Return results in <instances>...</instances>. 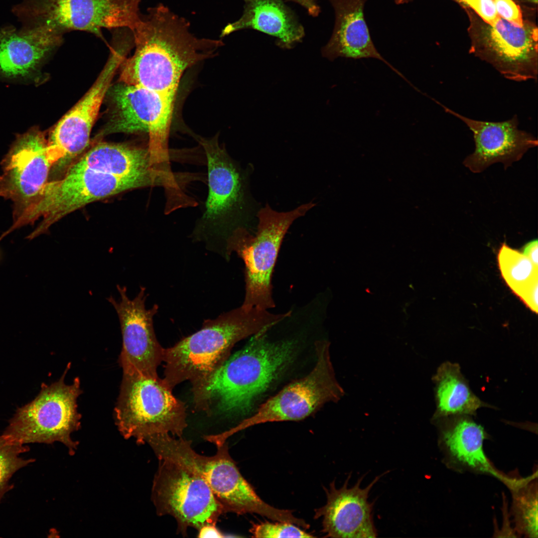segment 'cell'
I'll return each instance as SVG.
<instances>
[{
    "mask_svg": "<svg viewBox=\"0 0 538 538\" xmlns=\"http://www.w3.org/2000/svg\"><path fill=\"white\" fill-rule=\"evenodd\" d=\"M158 460L151 489V499L159 516L169 515L177 531L198 530L216 524L224 514L207 482L186 455L177 449L162 447L154 451Z\"/></svg>",
    "mask_w": 538,
    "mask_h": 538,
    "instance_id": "cell-4",
    "label": "cell"
},
{
    "mask_svg": "<svg viewBox=\"0 0 538 538\" xmlns=\"http://www.w3.org/2000/svg\"><path fill=\"white\" fill-rule=\"evenodd\" d=\"M473 51L506 79L537 80L538 32L532 25L518 26L499 16L477 38Z\"/></svg>",
    "mask_w": 538,
    "mask_h": 538,
    "instance_id": "cell-17",
    "label": "cell"
},
{
    "mask_svg": "<svg viewBox=\"0 0 538 538\" xmlns=\"http://www.w3.org/2000/svg\"><path fill=\"white\" fill-rule=\"evenodd\" d=\"M133 32L135 50L122 63L120 82L174 99L184 72L223 45L194 36L187 20L161 4L148 8Z\"/></svg>",
    "mask_w": 538,
    "mask_h": 538,
    "instance_id": "cell-1",
    "label": "cell"
},
{
    "mask_svg": "<svg viewBox=\"0 0 538 538\" xmlns=\"http://www.w3.org/2000/svg\"><path fill=\"white\" fill-rule=\"evenodd\" d=\"M141 177H119L74 164L60 179L48 181L34 202L5 232L8 234L41 219L27 237L32 239L45 233L66 215L91 202L133 189L153 186Z\"/></svg>",
    "mask_w": 538,
    "mask_h": 538,
    "instance_id": "cell-6",
    "label": "cell"
},
{
    "mask_svg": "<svg viewBox=\"0 0 538 538\" xmlns=\"http://www.w3.org/2000/svg\"><path fill=\"white\" fill-rule=\"evenodd\" d=\"M494 1L500 17L518 26L524 24L520 8L513 0H494Z\"/></svg>",
    "mask_w": 538,
    "mask_h": 538,
    "instance_id": "cell-30",
    "label": "cell"
},
{
    "mask_svg": "<svg viewBox=\"0 0 538 538\" xmlns=\"http://www.w3.org/2000/svg\"><path fill=\"white\" fill-rule=\"evenodd\" d=\"M395 2L398 4H404L408 3L413 0H394Z\"/></svg>",
    "mask_w": 538,
    "mask_h": 538,
    "instance_id": "cell-35",
    "label": "cell"
},
{
    "mask_svg": "<svg viewBox=\"0 0 538 538\" xmlns=\"http://www.w3.org/2000/svg\"><path fill=\"white\" fill-rule=\"evenodd\" d=\"M216 447V453L211 456L198 454L192 447L187 456L207 482L224 514H256L273 521L306 526V522L294 516L292 511L274 508L258 495L230 455L227 442Z\"/></svg>",
    "mask_w": 538,
    "mask_h": 538,
    "instance_id": "cell-12",
    "label": "cell"
},
{
    "mask_svg": "<svg viewBox=\"0 0 538 538\" xmlns=\"http://www.w3.org/2000/svg\"><path fill=\"white\" fill-rule=\"evenodd\" d=\"M69 367L70 364L58 381L50 385L43 384L37 396L16 410L4 435L23 445L60 442L70 454L75 453L78 442L71 435L80 427L77 400L82 391L78 378L71 384L65 383Z\"/></svg>",
    "mask_w": 538,
    "mask_h": 538,
    "instance_id": "cell-9",
    "label": "cell"
},
{
    "mask_svg": "<svg viewBox=\"0 0 538 538\" xmlns=\"http://www.w3.org/2000/svg\"><path fill=\"white\" fill-rule=\"evenodd\" d=\"M444 111L463 122L473 133L474 151L463 162L474 173H480L493 163L501 162L505 168L521 159L537 139L519 129L517 116L501 122H488L465 117L437 102Z\"/></svg>",
    "mask_w": 538,
    "mask_h": 538,
    "instance_id": "cell-19",
    "label": "cell"
},
{
    "mask_svg": "<svg viewBox=\"0 0 538 538\" xmlns=\"http://www.w3.org/2000/svg\"><path fill=\"white\" fill-rule=\"evenodd\" d=\"M538 240H534L527 243L523 248V254L537 267H538Z\"/></svg>",
    "mask_w": 538,
    "mask_h": 538,
    "instance_id": "cell-33",
    "label": "cell"
},
{
    "mask_svg": "<svg viewBox=\"0 0 538 538\" xmlns=\"http://www.w3.org/2000/svg\"><path fill=\"white\" fill-rule=\"evenodd\" d=\"M23 444L12 440L3 434L0 436V502L4 494L11 485L8 482L12 476L19 469L32 462V459H24L21 453L28 451Z\"/></svg>",
    "mask_w": 538,
    "mask_h": 538,
    "instance_id": "cell-28",
    "label": "cell"
},
{
    "mask_svg": "<svg viewBox=\"0 0 538 538\" xmlns=\"http://www.w3.org/2000/svg\"><path fill=\"white\" fill-rule=\"evenodd\" d=\"M244 1L242 15L224 27L222 37L242 29H252L275 37L278 45L285 48H291L302 40L304 29L282 0Z\"/></svg>",
    "mask_w": 538,
    "mask_h": 538,
    "instance_id": "cell-24",
    "label": "cell"
},
{
    "mask_svg": "<svg viewBox=\"0 0 538 538\" xmlns=\"http://www.w3.org/2000/svg\"><path fill=\"white\" fill-rule=\"evenodd\" d=\"M472 8L489 25L494 23L499 16L494 0H461Z\"/></svg>",
    "mask_w": 538,
    "mask_h": 538,
    "instance_id": "cell-31",
    "label": "cell"
},
{
    "mask_svg": "<svg viewBox=\"0 0 538 538\" xmlns=\"http://www.w3.org/2000/svg\"><path fill=\"white\" fill-rule=\"evenodd\" d=\"M384 474L378 475L366 487L360 485L364 476L349 488V474L343 485L338 489L333 481L325 489L326 502L315 511L314 518L322 520L325 537L336 538H374L378 533L373 519L374 502L369 500L370 492Z\"/></svg>",
    "mask_w": 538,
    "mask_h": 538,
    "instance_id": "cell-18",
    "label": "cell"
},
{
    "mask_svg": "<svg viewBox=\"0 0 538 538\" xmlns=\"http://www.w3.org/2000/svg\"><path fill=\"white\" fill-rule=\"evenodd\" d=\"M296 3L304 8L307 13L311 16H317L320 12V8L315 0H289Z\"/></svg>",
    "mask_w": 538,
    "mask_h": 538,
    "instance_id": "cell-34",
    "label": "cell"
},
{
    "mask_svg": "<svg viewBox=\"0 0 538 538\" xmlns=\"http://www.w3.org/2000/svg\"><path fill=\"white\" fill-rule=\"evenodd\" d=\"M55 164L43 134L31 129L19 135L2 159L0 197L13 203V221L34 202Z\"/></svg>",
    "mask_w": 538,
    "mask_h": 538,
    "instance_id": "cell-15",
    "label": "cell"
},
{
    "mask_svg": "<svg viewBox=\"0 0 538 538\" xmlns=\"http://www.w3.org/2000/svg\"><path fill=\"white\" fill-rule=\"evenodd\" d=\"M513 496L512 513L515 529L525 537L538 538V483L537 478L507 477L504 482Z\"/></svg>",
    "mask_w": 538,
    "mask_h": 538,
    "instance_id": "cell-27",
    "label": "cell"
},
{
    "mask_svg": "<svg viewBox=\"0 0 538 538\" xmlns=\"http://www.w3.org/2000/svg\"><path fill=\"white\" fill-rule=\"evenodd\" d=\"M432 379L436 404L432 420L455 415H475L481 407L494 408L472 392L457 363H443Z\"/></svg>",
    "mask_w": 538,
    "mask_h": 538,
    "instance_id": "cell-25",
    "label": "cell"
},
{
    "mask_svg": "<svg viewBox=\"0 0 538 538\" xmlns=\"http://www.w3.org/2000/svg\"><path fill=\"white\" fill-rule=\"evenodd\" d=\"M74 164L119 177L144 178L154 186L174 188L177 184L170 167L154 159L148 147L99 143Z\"/></svg>",
    "mask_w": 538,
    "mask_h": 538,
    "instance_id": "cell-20",
    "label": "cell"
},
{
    "mask_svg": "<svg viewBox=\"0 0 538 538\" xmlns=\"http://www.w3.org/2000/svg\"><path fill=\"white\" fill-rule=\"evenodd\" d=\"M439 430V445L451 466L503 477L491 465L483 449L484 428L471 415H455L433 420Z\"/></svg>",
    "mask_w": 538,
    "mask_h": 538,
    "instance_id": "cell-22",
    "label": "cell"
},
{
    "mask_svg": "<svg viewBox=\"0 0 538 538\" xmlns=\"http://www.w3.org/2000/svg\"><path fill=\"white\" fill-rule=\"evenodd\" d=\"M335 13L333 32L322 48V56L330 60L338 57L354 59L373 58L387 64L400 76L403 75L377 50L364 17L367 0H328Z\"/></svg>",
    "mask_w": 538,
    "mask_h": 538,
    "instance_id": "cell-21",
    "label": "cell"
},
{
    "mask_svg": "<svg viewBox=\"0 0 538 538\" xmlns=\"http://www.w3.org/2000/svg\"><path fill=\"white\" fill-rule=\"evenodd\" d=\"M316 361L305 377L291 383L263 403L251 416L236 426L216 434L225 442L233 434L249 427L269 422L303 419L324 404L336 402L344 395L331 361L329 343L323 339L314 342Z\"/></svg>",
    "mask_w": 538,
    "mask_h": 538,
    "instance_id": "cell-10",
    "label": "cell"
},
{
    "mask_svg": "<svg viewBox=\"0 0 538 538\" xmlns=\"http://www.w3.org/2000/svg\"><path fill=\"white\" fill-rule=\"evenodd\" d=\"M255 538H313L301 527L286 522H265L254 524L250 530Z\"/></svg>",
    "mask_w": 538,
    "mask_h": 538,
    "instance_id": "cell-29",
    "label": "cell"
},
{
    "mask_svg": "<svg viewBox=\"0 0 538 538\" xmlns=\"http://www.w3.org/2000/svg\"><path fill=\"white\" fill-rule=\"evenodd\" d=\"M502 276L507 285L532 311L538 307V269L527 257L505 243L498 254Z\"/></svg>",
    "mask_w": 538,
    "mask_h": 538,
    "instance_id": "cell-26",
    "label": "cell"
},
{
    "mask_svg": "<svg viewBox=\"0 0 538 538\" xmlns=\"http://www.w3.org/2000/svg\"><path fill=\"white\" fill-rule=\"evenodd\" d=\"M110 93L114 110L106 132H145L149 151L158 156L169 155L168 140L175 99L122 82Z\"/></svg>",
    "mask_w": 538,
    "mask_h": 538,
    "instance_id": "cell-14",
    "label": "cell"
},
{
    "mask_svg": "<svg viewBox=\"0 0 538 538\" xmlns=\"http://www.w3.org/2000/svg\"><path fill=\"white\" fill-rule=\"evenodd\" d=\"M111 55L96 82L52 131L48 145L59 161L52 167L57 172L80 154L88 145L100 107L117 70L133 46L128 38H113Z\"/></svg>",
    "mask_w": 538,
    "mask_h": 538,
    "instance_id": "cell-13",
    "label": "cell"
},
{
    "mask_svg": "<svg viewBox=\"0 0 538 538\" xmlns=\"http://www.w3.org/2000/svg\"><path fill=\"white\" fill-rule=\"evenodd\" d=\"M141 0H21L12 13L21 28L63 36L74 30L103 38L102 29L128 27L140 21Z\"/></svg>",
    "mask_w": 538,
    "mask_h": 538,
    "instance_id": "cell-7",
    "label": "cell"
},
{
    "mask_svg": "<svg viewBox=\"0 0 538 538\" xmlns=\"http://www.w3.org/2000/svg\"><path fill=\"white\" fill-rule=\"evenodd\" d=\"M114 411L121 434L139 444L158 434L182 437L187 426L184 404L159 377L123 374Z\"/></svg>",
    "mask_w": 538,
    "mask_h": 538,
    "instance_id": "cell-8",
    "label": "cell"
},
{
    "mask_svg": "<svg viewBox=\"0 0 538 538\" xmlns=\"http://www.w3.org/2000/svg\"><path fill=\"white\" fill-rule=\"evenodd\" d=\"M529 0V1H530L531 2H534V3H537L538 2V0Z\"/></svg>",
    "mask_w": 538,
    "mask_h": 538,
    "instance_id": "cell-36",
    "label": "cell"
},
{
    "mask_svg": "<svg viewBox=\"0 0 538 538\" xmlns=\"http://www.w3.org/2000/svg\"><path fill=\"white\" fill-rule=\"evenodd\" d=\"M198 530V538H226L230 537L219 530L216 524H206L201 526Z\"/></svg>",
    "mask_w": 538,
    "mask_h": 538,
    "instance_id": "cell-32",
    "label": "cell"
},
{
    "mask_svg": "<svg viewBox=\"0 0 538 538\" xmlns=\"http://www.w3.org/2000/svg\"><path fill=\"white\" fill-rule=\"evenodd\" d=\"M285 314L241 306L205 320L201 329L164 348L163 382L171 390L185 381L192 387L199 385L227 360L236 343L273 325Z\"/></svg>",
    "mask_w": 538,
    "mask_h": 538,
    "instance_id": "cell-3",
    "label": "cell"
},
{
    "mask_svg": "<svg viewBox=\"0 0 538 538\" xmlns=\"http://www.w3.org/2000/svg\"><path fill=\"white\" fill-rule=\"evenodd\" d=\"M459 0V1H461V0Z\"/></svg>",
    "mask_w": 538,
    "mask_h": 538,
    "instance_id": "cell-37",
    "label": "cell"
},
{
    "mask_svg": "<svg viewBox=\"0 0 538 538\" xmlns=\"http://www.w3.org/2000/svg\"><path fill=\"white\" fill-rule=\"evenodd\" d=\"M63 36L41 31L0 28V73L11 77L27 76L63 41Z\"/></svg>",
    "mask_w": 538,
    "mask_h": 538,
    "instance_id": "cell-23",
    "label": "cell"
},
{
    "mask_svg": "<svg viewBox=\"0 0 538 538\" xmlns=\"http://www.w3.org/2000/svg\"><path fill=\"white\" fill-rule=\"evenodd\" d=\"M206 157L208 194L205 209L192 236L207 246H219L226 255L227 243L238 228L245 205L244 181L241 171L216 137L200 138Z\"/></svg>",
    "mask_w": 538,
    "mask_h": 538,
    "instance_id": "cell-11",
    "label": "cell"
},
{
    "mask_svg": "<svg viewBox=\"0 0 538 538\" xmlns=\"http://www.w3.org/2000/svg\"><path fill=\"white\" fill-rule=\"evenodd\" d=\"M271 326L252 336L243 348L230 356L205 381L192 388L196 409L207 412L215 409L230 416L250 411L292 362L297 349L296 339H271Z\"/></svg>",
    "mask_w": 538,
    "mask_h": 538,
    "instance_id": "cell-2",
    "label": "cell"
},
{
    "mask_svg": "<svg viewBox=\"0 0 538 538\" xmlns=\"http://www.w3.org/2000/svg\"><path fill=\"white\" fill-rule=\"evenodd\" d=\"M314 206L310 202L290 211L277 212L267 204L258 213V224L254 234L246 227H240L229 238L226 258L235 252L245 264L243 308L269 310L275 307L272 275L283 239L294 221Z\"/></svg>",
    "mask_w": 538,
    "mask_h": 538,
    "instance_id": "cell-5",
    "label": "cell"
},
{
    "mask_svg": "<svg viewBox=\"0 0 538 538\" xmlns=\"http://www.w3.org/2000/svg\"><path fill=\"white\" fill-rule=\"evenodd\" d=\"M120 298H107L117 313L120 321L122 349L119 363L123 374H139L158 378L157 369L163 361L162 348L158 342L153 325V318L158 307L154 304L146 309L145 288L141 286L136 296L131 299L127 288L117 285Z\"/></svg>",
    "mask_w": 538,
    "mask_h": 538,
    "instance_id": "cell-16",
    "label": "cell"
}]
</instances>
